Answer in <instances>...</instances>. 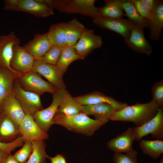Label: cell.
I'll return each instance as SVG.
<instances>
[{
  "mask_svg": "<svg viewBox=\"0 0 163 163\" xmlns=\"http://www.w3.org/2000/svg\"><path fill=\"white\" fill-rule=\"evenodd\" d=\"M82 106L75 97L69 93L63 98L57 112L67 116H72L82 112Z\"/></svg>",
  "mask_w": 163,
  "mask_h": 163,
  "instance_id": "cell-28",
  "label": "cell"
},
{
  "mask_svg": "<svg viewBox=\"0 0 163 163\" xmlns=\"http://www.w3.org/2000/svg\"><path fill=\"white\" fill-rule=\"evenodd\" d=\"M149 22V38L153 41L159 39L163 27V1L158 0L155 9L152 12Z\"/></svg>",
  "mask_w": 163,
  "mask_h": 163,
  "instance_id": "cell-22",
  "label": "cell"
},
{
  "mask_svg": "<svg viewBox=\"0 0 163 163\" xmlns=\"http://www.w3.org/2000/svg\"><path fill=\"white\" fill-rule=\"evenodd\" d=\"M139 13L149 22L152 17V12L141 2L140 0H131Z\"/></svg>",
  "mask_w": 163,
  "mask_h": 163,
  "instance_id": "cell-37",
  "label": "cell"
},
{
  "mask_svg": "<svg viewBox=\"0 0 163 163\" xmlns=\"http://www.w3.org/2000/svg\"><path fill=\"white\" fill-rule=\"evenodd\" d=\"M137 155V151L134 150L124 154L114 152L113 160L114 163H138Z\"/></svg>",
  "mask_w": 163,
  "mask_h": 163,
  "instance_id": "cell-34",
  "label": "cell"
},
{
  "mask_svg": "<svg viewBox=\"0 0 163 163\" xmlns=\"http://www.w3.org/2000/svg\"><path fill=\"white\" fill-rule=\"evenodd\" d=\"M136 140L140 141L144 136L150 134L156 140L163 139V112L159 108L156 115L139 126L133 127Z\"/></svg>",
  "mask_w": 163,
  "mask_h": 163,
  "instance_id": "cell-8",
  "label": "cell"
},
{
  "mask_svg": "<svg viewBox=\"0 0 163 163\" xmlns=\"http://www.w3.org/2000/svg\"><path fill=\"white\" fill-rule=\"evenodd\" d=\"M99 10L102 16L109 18L122 19L124 14L119 0H106L104 5Z\"/></svg>",
  "mask_w": 163,
  "mask_h": 163,
  "instance_id": "cell-30",
  "label": "cell"
},
{
  "mask_svg": "<svg viewBox=\"0 0 163 163\" xmlns=\"http://www.w3.org/2000/svg\"><path fill=\"white\" fill-rule=\"evenodd\" d=\"M141 2L152 13L155 9L158 4V0H140Z\"/></svg>",
  "mask_w": 163,
  "mask_h": 163,
  "instance_id": "cell-38",
  "label": "cell"
},
{
  "mask_svg": "<svg viewBox=\"0 0 163 163\" xmlns=\"http://www.w3.org/2000/svg\"><path fill=\"white\" fill-rule=\"evenodd\" d=\"M32 150V142L29 140H25L22 147L13 156L19 163H26L30 156Z\"/></svg>",
  "mask_w": 163,
  "mask_h": 163,
  "instance_id": "cell-33",
  "label": "cell"
},
{
  "mask_svg": "<svg viewBox=\"0 0 163 163\" xmlns=\"http://www.w3.org/2000/svg\"><path fill=\"white\" fill-rule=\"evenodd\" d=\"M136 140L133 127H129L121 134L108 141L107 147L114 152L126 153L134 150L133 141Z\"/></svg>",
  "mask_w": 163,
  "mask_h": 163,
  "instance_id": "cell-15",
  "label": "cell"
},
{
  "mask_svg": "<svg viewBox=\"0 0 163 163\" xmlns=\"http://www.w3.org/2000/svg\"><path fill=\"white\" fill-rule=\"evenodd\" d=\"M19 134V124L0 111V141L11 142L16 139Z\"/></svg>",
  "mask_w": 163,
  "mask_h": 163,
  "instance_id": "cell-20",
  "label": "cell"
},
{
  "mask_svg": "<svg viewBox=\"0 0 163 163\" xmlns=\"http://www.w3.org/2000/svg\"><path fill=\"white\" fill-rule=\"evenodd\" d=\"M62 49L58 46H53L42 58L36 60L41 63L56 65Z\"/></svg>",
  "mask_w": 163,
  "mask_h": 163,
  "instance_id": "cell-32",
  "label": "cell"
},
{
  "mask_svg": "<svg viewBox=\"0 0 163 163\" xmlns=\"http://www.w3.org/2000/svg\"><path fill=\"white\" fill-rule=\"evenodd\" d=\"M109 120L93 119L83 112L72 116H67L57 112L53 122V124L63 126L69 130L90 136Z\"/></svg>",
  "mask_w": 163,
  "mask_h": 163,
  "instance_id": "cell-1",
  "label": "cell"
},
{
  "mask_svg": "<svg viewBox=\"0 0 163 163\" xmlns=\"http://www.w3.org/2000/svg\"><path fill=\"white\" fill-rule=\"evenodd\" d=\"M20 134L24 140L31 142L44 140L49 138L47 133L43 131L35 122L32 116L25 114L19 124Z\"/></svg>",
  "mask_w": 163,
  "mask_h": 163,
  "instance_id": "cell-11",
  "label": "cell"
},
{
  "mask_svg": "<svg viewBox=\"0 0 163 163\" xmlns=\"http://www.w3.org/2000/svg\"><path fill=\"white\" fill-rule=\"evenodd\" d=\"M94 24L101 28L117 33L124 38H128L131 27L134 25L129 19H111L100 16L92 18Z\"/></svg>",
  "mask_w": 163,
  "mask_h": 163,
  "instance_id": "cell-9",
  "label": "cell"
},
{
  "mask_svg": "<svg viewBox=\"0 0 163 163\" xmlns=\"http://www.w3.org/2000/svg\"><path fill=\"white\" fill-rule=\"evenodd\" d=\"M46 34L49 41L53 46H57L63 48L68 46L66 33L58 23L51 25Z\"/></svg>",
  "mask_w": 163,
  "mask_h": 163,
  "instance_id": "cell-27",
  "label": "cell"
},
{
  "mask_svg": "<svg viewBox=\"0 0 163 163\" xmlns=\"http://www.w3.org/2000/svg\"><path fill=\"white\" fill-rule=\"evenodd\" d=\"M35 59L23 46L18 44L14 47L11 62V68L15 71L25 73L31 71Z\"/></svg>",
  "mask_w": 163,
  "mask_h": 163,
  "instance_id": "cell-16",
  "label": "cell"
},
{
  "mask_svg": "<svg viewBox=\"0 0 163 163\" xmlns=\"http://www.w3.org/2000/svg\"><path fill=\"white\" fill-rule=\"evenodd\" d=\"M159 108V105L152 99L145 103H137L115 111L110 120L130 122L136 126H139L154 117Z\"/></svg>",
  "mask_w": 163,
  "mask_h": 163,
  "instance_id": "cell-2",
  "label": "cell"
},
{
  "mask_svg": "<svg viewBox=\"0 0 163 163\" xmlns=\"http://www.w3.org/2000/svg\"><path fill=\"white\" fill-rule=\"evenodd\" d=\"M115 111L111 105L106 103L82 106V112L93 116L96 120H110Z\"/></svg>",
  "mask_w": 163,
  "mask_h": 163,
  "instance_id": "cell-21",
  "label": "cell"
},
{
  "mask_svg": "<svg viewBox=\"0 0 163 163\" xmlns=\"http://www.w3.org/2000/svg\"><path fill=\"white\" fill-rule=\"evenodd\" d=\"M6 11L24 12L40 18L54 14L53 9L45 0H5Z\"/></svg>",
  "mask_w": 163,
  "mask_h": 163,
  "instance_id": "cell-4",
  "label": "cell"
},
{
  "mask_svg": "<svg viewBox=\"0 0 163 163\" xmlns=\"http://www.w3.org/2000/svg\"><path fill=\"white\" fill-rule=\"evenodd\" d=\"M75 97L81 105L106 103L111 105L116 111L121 110L128 105L126 103L118 101L113 97L97 91Z\"/></svg>",
  "mask_w": 163,
  "mask_h": 163,
  "instance_id": "cell-17",
  "label": "cell"
},
{
  "mask_svg": "<svg viewBox=\"0 0 163 163\" xmlns=\"http://www.w3.org/2000/svg\"><path fill=\"white\" fill-rule=\"evenodd\" d=\"M53 46L46 33L36 34L23 47L35 60L42 58Z\"/></svg>",
  "mask_w": 163,
  "mask_h": 163,
  "instance_id": "cell-19",
  "label": "cell"
},
{
  "mask_svg": "<svg viewBox=\"0 0 163 163\" xmlns=\"http://www.w3.org/2000/svg\"><path fill=\"white\" fill-rule=\"evenodd\" d=\"M24 140L21 136L13 141L9 143H4L0 141V149L9 154L16 149L22 146L24 143Z\"/></svg>",
  "mask_w": 163,
  "mask_h": 163,
  "instance_id": "cell-36",
  "label": "cell"
},
{
  "mask_svg": "<svg viewBox=\"0 0 163 163\" xmlns=\"http://www.w3.org/2000/svg\"><path fill=\"white\" fill-rule=\"evenodd\" d=\"M22 73L8 68H0V111L5 101L12 94L14 81Z\"/></svg>",
  "mask_w": 163,
  "mask_h": 163,
  "instance_id": "cell-18",
  "label": "cell"
},
{
  "mask_svg": "<svg viewBox=\"0 0 163 163\" xmlns=\"http://www.w3.org/2000/svg\"><path fill=\"white\" fill-rule=\"evenodd\" d=\"M69 92L66 89L57 90L52 94V101L49 106L36 112L33 117L38 126L47 133L53 124V118L65 97Z\"/></svg>",
  "mask_w": 163,
  "mask_h": 163,
  "instance_id": "cell-5",
  "label": "cell"
},
{
  "mask_svg": "<svg viewBox=\"0 0 163 163\" xmlns=\"http://www.w3.org/2000/svg\"><path fill=\"white\" fill-rule=\"evenodd\" d=\"M31 71L43 75L57 90L66 89L63 76L56 65L41 63L35 60Z\"/></svg>",
  "mask_w": 163,
  "mask_h": 163,
  "instance_id": "cell-12",
  "label": "cell"
},
{
  "mask_svg": "<svg viewBox=\"0 0 163 163\" xmlns=\"http://www.w3.org/2000/svg\"><path fill=\"white\" fill-rule=\"evenodd\" d=\"M8 154L5 152V151L0 149V162Z\"/></svg>",
  "mask_w": 163,
  "mask_h": 163,
  "instance_id": "cell-41",
  "label": "cell"
},
{
  "mask_svg": "<svg viewBox=\"0 0 163 163\" xmlns=\"http://www.w3.org/2000/svg\"><path fill=\"white\" fill-rule=\"evenodd\" d=\"M102 43L100 36L94 34L93 30L86 28L74 47L78 55L85 58L92 51L100 47Z\"/></svg>",
  "mask_w": 163,
  "mask_h": 163,
  "instance_id": "cell-10",
  "label": "cell"
},
{
  "mask_svg": "<svg viewBox=\"0 0 163 163\" xmlns=\"http://www.w3.org/2000/svg\"><path fill=\"white\" fill-rule=\"evenodd\" d=\"M47 158L51 163H67L65 157L61 154H57L53 157L48 155Z\"/></svg>",
  "mask_w": 163,
  "mask_h": 163,
  "instance_id": "cell-39",
  "label": "cell"
},
{
  "mask_svg": "<svg viewBox=\"0 0 163 163\" xmlns=\"http://www.w3.org/2000/svg\"><path fill=\"white\" fill-rule=\"evenodd\" d=\"M12 94L20 102L25 114L33 116L36 112L43 108L40 96L23 89L16 79L13 84Z\"/></svg>",
  "mask_w": 163,
  "mask_h": 163,
  "instance_id": "cell-7",
  "label": "cell"
},
{
  "mask_svg": "<svg viewBox=\"0 0 163 163\" xmlns=\"http://www.w3.org/2000/svg\"><path fill=\"white\" fill-rule=\"evenodd\" d=\"M124 40L127 45L135 51L149 56L152 47L144 36L143 29L135 25L131 28L129 37Z\"/></svg>",
  "mask_w": 163,
  "mask_h": 163,
  "instance_id": "cell-14",
  "label": "cell"
},
{
  "mask_svg": "<svg viewBox=\"0 0 163 163\" xmlns=\"http://www.w3.org/2000/svg\"><path fill=\"white\" fill-rule=\"evenodd\" d=\"M58 24L66 33L69 46H74L76 44L86 28L75 18L67 22H62Z\"/></svg>",
  "mask_w": 163,
  "mask_h": 163,
  "instance_id": "cell-23",
  "label": "cell"
},
{
  "mask_svg": "<svg viewBox=\"0 0 163 163\" xmlns=\"http://www.w3.org/2000/svg\"><path fill=\"white\" fill-rule=\"evenodd\" d=\"M54 9L69 14H78L92 18L102 16L95 0H45Z\"/></svg>",
  "mask_w": 163,
  "mask_h": 163,
  "instance_id": "cell-3",
  "label": "cell"
},
{
  "mask_svg": "<svg viewBox=\"0 0 163 163\" xmlns=\"http://www.w3.org/2000/svg\"><path fill=\"white\" fill-rule=\"evenodd\" d=\"M32 150L29 159L26 163H47V156L46 144L44 140L31 142Z\"/></svg>",
  "mask_w": 163,
  "mask_h": 163,
  "instance_id": "cell-31",
  "label": "cell"
},
{
  "mask_svg": "<svg viewBox=\"0 0 163 163\" xmlns=\"http://www.w3.org/2000/svg\"><path fill=\"white\" fill-rule=\"evenodd\" d=\"M16 79L23 89L40 96L46 92L53 94L57 90L50 83L43 80L40 75L31 71L22 74Z\"/></svg>",
  "mask_w": 163,
  "mask_h": 163,
  "instance_id": "cell-6",
  "label": "cell"
},
{
  "mask_svg": "<svg viewBox=\"0 0 163 163\" xmlns=\"http://www.w3.org/2000/svg\"><path fill=\"white\" fill-rule=\"evenodd\" d=\"M143 152L153 159L159 158L163 153V140L141 139L139 143Z\"/></svg>",
  "mask_w": 163,
  "mask_h": 163,
  "instance_id": "cell-29",
  "label": "cell"
},
{
  "mask_svg": "<svg viewBox=\"0 0 163 163\" xmlns=\"http://www.w3.org/2000/svg\"><path fill=\"white\" fill-rule=\"evenodd\" d=\"M159 163H163V158H162L160 161Z\"/></svg>",
  "mask_w": 163,
  "mask_h": 163,
  "instance_id": "cell-42",
  "label": "cell"
},
{
  "mask_svg": "<svg viewBox=\"0 0 163 163\" xmlns=\"http://www.w3.org/2000/svg\"><path fill=\"white\" fill-rule=\"evenodd\" d=\"M85 58L77 53L74 46H67L62 49L56 66L60 73L63 76L72 63Z\"/></svg>",
  "mask_w": 163,
  "mask_h": 163,
  "instance_id": "cell-26",
  "label": "cell"
},
{
  "mask_svg": "<svg viewBox=\"0 0 163 163\" xmlns=\"http://www.w3.org/2000/svg\"><path fill=\"white\" fill-rule=\"evenodd\" d=\"M125 15L134 25L144 29L149 28V22L142 17L138 12L131 0H119Z\"/></svg>",
  "mask_w": 163,
  "mask_h": 163,
  "instance_id": "cell-25",
  "label": "cell"
},
{
  "mask_svg": "<svg viewBox=\"0 0 163 163\" xmlns=\"http://www.w3.org/2000/svg\"><path fill=\"white\" fill-rule=\"evenodd\" d=\"M152 100L159 105L160 108L163 109V80L155 83L151 89Z\"/></svg>",
  "mask_w": 163,
  "mask_h": 163,
  "instance_id": "cell-35",
  "label": "cell"
},
{
  "mask_svg": "<svg viewBox=\"0 0 163 163\" xmlns=\"http://www.w3.org/2000/svg\"><path fill=\"white\" fill-rule=\"evenodd\" d=\"M21 41L14 32L0 35V68H6L14 70L11 66L14 47Z\"/></svg>",
  "mask_w": 163,
  "mask_h": 163,
  "instance_id": "cell-13",
  "label": "cell"
},
{
  "mask_svg": "<svg viewBox=\"0 0 163 163\" xmlns=\"http://www.w3.org/2000/svg\"><path fill=\"white\" fill-rule=\"evenodd\" d=\"M1 110L18 124L25 115L20 102L12 94L5 101Z\"/></svg>",
  "mask_w": 163,
  "mask_h": 163,
  "instance_id": "cell-24",
  "label": "cell"
},
{
  "mask_svg": "<svg viewBox=\"0 0 163 163\" xmlns=\"http://www.w3.org/2000/svg\"><path fill=\"white\" fill-rule=\"evenodd\" d=\"M0 163H19L11 153L7 155Z\"/></svg>",
  "mask_w": 163,
  "mask_h": 163,
  "instance_id": "cell-40",
  "label": "cell"
}]
</instances>
